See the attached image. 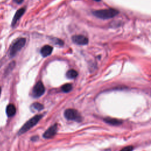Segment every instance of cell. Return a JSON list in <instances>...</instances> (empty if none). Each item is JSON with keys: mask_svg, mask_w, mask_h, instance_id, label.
Returning <instances> with one entry per match:
<instances>
[{"mask_svg": "<svg viewBox=\"0 0 151 151\" xmlns=\"http://www.w3.org/2000/svg\"><path fill=\"white\" fill-rule=\"evenodd\" d=\"M6 113L8 117H12L16 113V107L12 104H9L7 106L6 109Z\"/></svg>", "mask_w": 151, "mask_h": 151, "instance_id": "10", "label": "cell"}, {"mask_svg": "<svg viewBox=\"0 0 151 151\" xmlns=\"http://www.w3.org/2000/svg\"><path fill=\"white\" fill-rule=\"evenodd\" d=\"M44 109V106L39 103H34L31 106V109L32 111H39Z\"/></svg>", "mask_w": 151, "mask_h": 151, "instance_id": "12", "label": "cell"}, {"mask_svg": "<svg viewBox=\"0 0 151 151\" xmlns=\"http://www.w3.org/2000/svg\"><path fill=\"white\" fill-rule=\"evenodd\" d=\"M72 41L77 45H86L88 42V38L82 35H76L72 37Z\"/></svg>", "mask_w": 151, "mask_h": 151, "instance_id": "6", "label": "cell"}, {"mask_svg": "<svg viewBox=\"0 0 151 151\" xmlns=\"http://www.w3.org/2000/svg\"><path fill=\"white\" fill-rule=\"evenodd\" d=\"M26 42V40L24 38H21L17 40L11 47L9 50V55L13 57L15 54L24 46Z\"/></svg>", "mask_w": 151, "mask_h": 151, "instance_id": "3", "label": "cell"}, {"mask_svg": "<svg viewBox=\"0 0 151 151\" xmlns=\"http://www.w3.org/2000/svg\"><path fill=\"white\" fill-rule=\"evenodd\" d=\"M95 1H97V2H99V1H100V0H94Z\"/></svg>", "mask_w": 151, "mask_h": 151, "instance_id": "18", "label": "cell"}, {"mask_svg": "<svg viewBox=\"0 0 151 151\" xmlns=\"http://www.w3.org/2000/svg\"><path fill=\"white\" fill-rule=\"evenodd\" d=\"M45 92V87L41 81H38L32 89V94L34 97H40Z\"/></svg>", "mask_w": 151, "mask_h": 151, "instance_id": "5", "label": "cell"}, {"mask_svg": "<svg viewBox=\"0 0 151 151\" xmlns=\"http://www.w3.org/2000/svg\"><path fill=\"white\" fill-rule=\"evenodd\" d=\"M65 117L70 120H74L76 122H81L82 120V117L78 111L75 109H68L64 111Z\"/></svg>", "mask_w": 151, "mask_h": 151, "instance_id": "4", "label": "cell"}, {"mask_svg": "<svg viewBox=\"0 0 151 151\" xmlns=\"http://www.w3.org/2000/svg\"><path fill=\"white\" fill-rule=\"evenodd\" d=\"M104 121L110 124L111 125H114V126H117V125H119L121 124L122 123V122L119 119H115V118H110V117H107L106 119H104Z\"/></svg>", "mask_w": 151, "mask_h": 151, "instance_id": "11", "label": "cell"}, {"mask_svg": "<svg viewBox=\"0 0 151 151\" xmlns=\"http://www.w3.org/2000/svg\"><path fill=\"white\" fill-rule=\"evenodd\" d=\"M93 14L94 16L99 18L102 19H107L112 18L117 15L119 14V11L113 8H109L96 10L93 11Z\"/></svg>", "mask_w": 151, "mask_h": 151, "instance_id": "1", "label": "cell"}, {"mask_svg": "<svg viewBox=\"0 0 151 151\" xmlns=\"http://www.w3.org/2000/svg\"><path fill=\"white\" fill-rule=\"evenodd\" d=\"M23 1H24V0H14V2H15L17 3V4H19L22 3Z\"/></svg>", "mask_w": 151, "mask_h": 151, "instance_id": "17", "label": "cell"}, {"mask_svg": "<svg viewBox=\"0 0 151 151\" xmlns=\"http://www.w3.org/2000/svg\"><path fill=\"white\" fill-rule=\"evenodd\" d=\"M73 88V86L71 84L67 83V84H65L64 85H63L61 87V90L64 92V93H68L70 92Z\"/></svg>", "mask_w": 151, "mask_h": 151, "instance_id": "14", "label": "cell"}, {"mask_svg": "<svg viewBox=\"0 0 151 151\" xmlns=\"http://www.w3.org/2000/svg\"><path fill=\"white\" fill-rule=\"evenodd\" d=\"M133 149V147L132 146H128L123 148L120 151H132Z\"/></svg>", "mask_w": 151, "mask_h": 151, "instance_id": "16", "label": "cell"}, {"mask_svg": "<svg viewBox=\"0 0 151 151\" xmlns=\"http://www.w3.org/2000/svg\"><path fill=\"white\" fill-rule=\"evenodd\" d=\"M51 41H52V42L55 44V45H59V46H61L63 45L64 42L63 41L60 40V39H58V38H53L52 39H51Z\"/></svg>", "mask_w": 151, "mask_h": 151, "instance_id": "15", "label": "cell"}, {"mask_svg": "<svg viewBox=\"0 0 151 151\" xmlns=\"http://www.w3.org/2000/svg\"><path fill=\"white\" fill-rule=\"evenodd\" d=\"M24 12H25V8H24L18 9L16 12V13L15 14V15L14 16L12 21V27H14L15 25V24L17 22L18 20L22 16Z\"/></svg>", "mask_w": 151, "mask_h": 151, "instance_id": "8", "label": "cell"}, {"mask_svg": "<svg viewBox=\"0 0 151 151\" xmlns=\"http://www.w3.org/2000/svg\"><path fill=\"white\" fill-rule=\"evenodd\" d=\"M42 117V115L38 114L28 120L20 129V130L18 132V134H22L27 132L28 130H29L31 128H32L33 126L37 124V123L39 122V120L41 119Z\"/></svg>", "mask_w": 151, "mask_h": 151, "instance_id": "2", "label": "cell"}, {"mask_svg": "<svg viewBox=\"0 0 151 151\" xmlns=\"http://www.w3.org/2000/svg\"><path fill=\"white\" fill-rule=\"evenodd\" d=\"M78 75V73L74 70H68L66 73V76L68 78H76Z\"/></svg>", "mask_w": 151, "mask_h": 151, "instance_id": "13", "label": "cell"}, {"mask_svg": "<svg viewBox=\"0 0 151 151\" xmlns=\"http://www.w3.org/2000/svg\"><path fill=\"white\" fill-rule=\"evenodd\" d=\"M52 47L50 45H46L42 47L41 50V54L43 57H47L50 55L52 51Z\"/></svg>", "mask_w": 151, "mask_h": 151, "instance_id": "9", "label": "cell"}, {"mask_svg": "<svg viewBox=\"0 0 151 151\" xmlns=\"http://www.w3.org/2000/svg\"><path fill=\"white\" fill-rule=\"evenodd\" d=\"M57 124H55L50 126L43 134V137L46 139L52 137L57 133Z\"/></svg>", "mask_w": 151, "mask_h": 151, "instance_id": "7", "label": "cell"}, {"mask_svg": "<svg viewBox=\"0 0 151 151\" xmlns=\"http://www.w3.org/2000/svg\"><path fill=\"white\" fill-rule=\"evenodd\" d=\"M1 87H0V94H1Z\"/></svg>", "mask_w": 151, "mask_h": 151, "instance_id": "19", "label": "cell"}]
</instances>
